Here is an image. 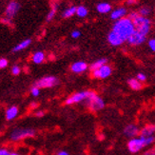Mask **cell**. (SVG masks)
<instances>
[{
  "instance_id": "d6a6232c",
  "label": "cell",
  "mask_w": 155,
  "mask_h": 155,
  "mask_svg": "<svg viewBox=\"0 0 155 155\" xmlns=\"http://www.w3.org/2000/svg\"><path fill=\"white\" fill-rule=\"evenodd\" d=\"M0 21H1L3 24H8V25L12 23V20H11V19H9V18H7V17L1 18V19H0Z\"/></svg>"
},
{
  "instance_id": "83f0119b",
  "label": "cell",
  "mask_w": 155,
  "mask_h": 155,
  "mask_svg": "<svg viewBox=\"0 0 155 155\" xmlns=\"http://www.w3.org/2000/svg\"><path fill=\"white\" fill-rule=\"evenodd\" d=\"M31 94H32V96L36 97V96L39 95V93H40V89H38V87H36L33 86V87H32V89H31Z\"/></svg>"
},
{
  "instance_id": "4316f807",
  "label": "cell",
  "mask_w": 155,
  "mask_h": 155,
  "mask_svg": "<svg viewBox=\"0 0 155 155\" xmlns=\"http://www.w3.org/2000/svg\"><path fill=\"white\" fill-rule=\"evenodd\" d=\"M8 64L9 62L6 58H0V69H5Z\"/></svg>"
},
{
  "instance_id": "e0dca14e",
  "label": "cell",
  "mask_w": 155,
  "mask_h": 155,
  "mask_svg": "<svg viewBox=\"0 0 155 155\" xmlns=\"http://www.w3.org/2000/svg\"><path fill=\"white\" fill-rule=\"evenodd\" d=\"M18 114V109L17 107L15 106H12L11 107H9L8 110H6V119L7 120H12L15 119Z\"/></svg>"
},
{
  "instance_id": "603a6c76",
  "label": "cell",
  "mask_w": 155,
  "mask_h": 155,
  "mask_svg": "<svg viewBox=\"0 0 155 155\" xmlns=\"http://www.w3.org/2000/svg\"><path fill=\"white\" fill-rule=\"evenodd\" d=\"M89 11L85 6H79L76 8V15L80 18H84L87 15Z\"/></svg>"
},
{
  "instance_id": "d6986e66",
  "label": "cell",
  "mask_w": 155,
  "mask_h": 155,
  "mask_svg": "<svg viewBox=\"0 0 155 155\" xmlns=\"http://www.w3.org/2000/svg\"><path fill=\"white\" fill-rule=\"evenodd\" d=\"M31 60L35 64H41L45 60V53L43 51H36L32 54Z\"/></svg>"
},
{
  "instance_id": "277c9868",
  "label": "cell",
  "mask_w": 155,
  "mask_h": 155,
  "mask_svg": "<svg viewBox=\"0 0 155 155\" xmlns=\"http://www.w3.org/2000/svg\"><path fill=\"white\" fill-rule=\"evenodd\" d=\"M86 104H87V107H89V109L91 110V111H99L101 110H103L105 107V102L104 100L99 97L97 95V93L93 91H91V93H90V96L87 97V99L85 101Z\"/></svg>"
},
{
  "instance_id": "44dd1931",
  "label": "cell",
  "mask_w": 155,
  "mask_h": 155,
  "mask_svg": "<svg viewBox=\"0 0 155 155\" xmlns=\"http://www.w3.org/2000/svg\"><path fill=\"white\" fill-rule=\"evenodd\" d=\"M107 60L106 59V58H101V59H98V60H96L95 62H93L91 66H90V70L92 71H95V70H97V69H99V68H101L102 66H104V65H106L107 64Z\"/></svg>"
},
{
  "instance_id": "5b68a950",
  "label": "cell",
  "mask_w": 155,
  "mask_h": 155,
  "mask_svg": "<svg viewBox=\"0 0 155 155\" xmlns=\"http://www.w3.org/2000/svg\"><path fill=\"white\" fill-rule=\"evenodd\" d=\"M91 91H79L74 94H72L71 96L67 98L65 101L66 105H73V104H78L81 102H85L90 96Z\"/></svg>"
},
{
  "instance_id": "52a82bcc",
  "label": "cell",
  "mask_w": 155,
  "mask_h": 155,
  "mask_svg": "<svg viewBox=\"0 0 155 155\" xmlns=\"http://www.w3.org/2000/svg\"><path fill=\"white\" fill-rule=\"evenodd\" d=\"M35 131L31 129H18L13 130L11 134V139L12 141H19L21 139L31 137L35 135Z\"/></svg>"
},
{
  "instance_id": "ffe728a7",
  "label": "cell",
  "mask_w": 155,
  "mask_h": 155,
  "mask_svg": "<svg viewBox=\"0 0 155 155\" xmlns=\"http://www.w3.org/2000/svg\"><path fill=\"white\" fill-rule=\"evenodd\" d=\"M96 10L98 12L100 13H107L110 12L111 10V6L109 3H106V2H102V3H99L96 7Z\"/></svg>"
},
{
  "instance_id": "6da1fadb",
  "label": "cell",
  "mask_w": 155,
  "mask_h": 155,
  "mask_svg": "<svg viewBox=\"0 0 155 155\" xmlns=\"http://www.w3.org/2000/svg\"><path fill=\"white\" fill-rule=\"evenodd\" d=\"M112 31L116 32L124 41H127L132 33L135 31V27H134L132 20L127 16L117 20L112 27Z\"/></svg>"
},
{
  "instance_id": "e575fe53",
  "label": "cell",
  "mask_w": 155,
  "mask_h": 155,
  "mask_svg": "<svg viewBox=\"0 0 155 155\" xmlns=\"http://www.w3.org/2000/svg\"><path fill=\"white\" fill-rule=\"evenodd\" d=\"M0 155H11V153L7 150H0Z\"/></svg>"
},
{
  "instance_id": "30bf717a",
  "label": "cell",
  "mask_w": 155,
  "mask_h": 155,
  "mask_svg": "<svg viewBox=\"0 0 155 155\" xmlns=\"http://www.w3.org/2000/svg\"><path fill=\"white\" fill-rule=\"evenodd\" d=\"M146 39H147V36L141 35L140 32L135 31L130 36V38L127 40V42L131 46H138V45L143 44L146 41Z\"/></svg>"
},
{
  "instance_id": "4dcf8cb0",
  "label": "cell",
  "mask_w": 155,
  "mask_h": 155,
  "mask_svg": "<svg viewBox=\"0 0 155 155\" xmlns=\"http://www.w3.org/2000/svg\"><path fill=\"white\" fill-rule=\"evenodd\" d=\"M71 37L72 38H79L80 36H81V31H78V30H75V31H72V32H71Z\"/></svg>"
},
{
  "instance_id": "8992f818",
  "label": "cell",
  "mask_w": 155,
  "mask_h": 155,
  "mask_svg": "<svg viewBox=\"0 0 155 155\" xmlns=\"http://www.w3.org/2000/svg\"><path fill=\"white\" fill-rule=\"evenodd\" d=\"M58 84V79L54 76H45L36 81L35 87L38 89H46V87H52Z\"/></svg>"
},
{
  "instance_id": "4fadbf2b",
  "label": "cell",
  "mask_w": 155,
  "mask_h": 155,
  "mask_svg": "<svg viewBox=\"0 0 155 155\" xmlns=\"http://www.w3.org/2000/svg\"><path fill=\"white\" fill-rule=\"evenodd\" d=\"M71 70L74 73H82L87 70V64L84 61L74 62L71 66Z\"/></svg>"
},
{
  "instance_id": "74e56055",
  "label": "cell",
  "mask_w": 155,
  "mask_h": 155,
  "mask_svg": "<svg viewBox=\"0 0 155 155\" xmlns=\"http://www.w3.org/2000/svg\"><path fill=\"white\" fill-rule=\"evenodd\" d=\"M11 155H19L18 153H15V152H12V153H11Z\"/></svg>"
},
{
  "instance_id": "5bb4252c",
  "label": "cell",
  "mask_w": 155,
  "mask_h": 155,
  "mask_svg": "<svg viewBox=\"0 0 155 155\" xmlns=\"http://www.w3.org/2000/svg\"><path fill=\"white\" fill-rule=\"evenodd\" d=\"M126 15H127V10L125 8H123V7H120V8L111 12L110 18L112 20H115V21H117V20H119L121 18L126 17Z\"/></svg>"
},
{
  "instance_id": "8fae6325",
  "label": "cell",
  "mask_w": 155,
  "mask_h": 155,
  "mask_svg": "<svg viewBox=\"0 0 155 155\" xmlns=\"http://www.w3.org/2000/svg\"><path fill=\"white\" fill-rule=\"evenodd\" d=\"M124 133H125V135L127 137H129V138L131 139V138H134V137H137L138 134H140V130H139V127L136 125L130 124V125H127L125 127Z\"/></svg>"
},
{
  "instance_id": "484cf974",
  "label": "cell",
  "mask_w": 155,
  "mask_h": 155,
  "mask_svg": "<svg viewBox=\"0 0 155 155\" xmlns=\"http://www.w3.org/2000/svg\"><path fill=\"white\" fill-rule=\"evenodd\" d=\"M20 72H21V69H20L19 66L15 65V66H13L12 68V73L13 75H18Z\"/></svg>"
},
{
  "instance_id": "836d02e7",
  "label": "cell",
  "mask_w": 155,
  "mask_h": 155,
  "mask_svg": "<svg viewBox=\"0 0 155 155\" xmlns=\"http://www.w3.org/2000/svg\"><path fill=\"white\" fill-rule=\"evenodd\" d=\"M44 115H45V112L42 111V110H38V111L35 112V116L36 117H43Z\"/></svg>"
},
{
  "instance_id": "7c38bea8",
  "label": "cell",
  "mask_w": 155,
  "mask_h": 155,
  "mask_svg": "<svg viewBox=\"0 0 155 155\" xmlns=\"http://www.w3.org/2000/svg\"><path fill=\"white\" fill-rule=\"evenodd\" d=\"M107 41L111 45V46H114V47H117V46H121L125 41L121 38L116 32H114L113 31H111L109 35H107Z\"/></svg>"
},
{
  "instance_id": "1f68e13d",
  "label": "cell",
  "mask_w": 155,
  "mask_h": 155,
  "mask_svg": "<svg viewBox=\"0 0 155 155\" xmlns=\"http://www.w3.org/2000/svg\"><path fill=\"white\" fill-rule=\"evenodd\" d=\"M144 155H155V147H152V149H150L145 151Z\"/></svg>"
},
{
  "instance_id": "f1b7e54d",
  "label": "cell",
  "mask_w": 155,
  "mask_h": 155,
  "mask_svg": "<svg viewBox=\"0 0 155 155\" xmlns=\"http://www.w3.org/2000/svg\"><path fill=\"white\" fill-rule=\"evenodd\" d=\"M136 79L139 80L140 82H145V81L147 80V76H146V74H144V73L140 72V73H138V74H137Z\"/></svg>"
},
{
  "instance_id": "cb8c5ba5",
  "label": "cell",
  "mask_w": 155,
  "mask_h": 155,
  "mask_svg": "<svg viewBox=\"0 0 155 155\" xmlns=\"http://www.w3.org/2000/svg\"><path fill=\"white\" fill-rule=\"evenodd\" d=\"M56 11H57V5H54L52 7V9L50 11V12L48 13V15H47V17H46V20L48 22H50V21H51V20L54 18V16H55V15H56Z\"/></svg>"
},
{
  "instance_id": "ac0fdd59",
  "label": "cell",
  "mask_w": 155,
  "mask_h": 155,
  "mask_svg": "<svg viewBox=\"0 0 155 155\" xmlns=\"http://www.w3.org/2000/svg\"><path fill=\"white\" fill-rule=\"evenodd\" d=\"M127 84H129L130 89L133 91H139L143 87L142 82H140V81L137 80L136 78H130L129 81H127Z\"/></svg>"
},
{
  "instance_id": "9c48e42d",
  "label": "cell",
  "mask_w": 155,
  "mask_h": 155,
  "mask_svg": "<svg viewBox=\"0 0 155 155\" xmlns=\"http://www.w3.org/2000/svg\"><path fill=\"white\" fill-rule=\"evenodd\" d=\"M20 10V4L17 2V1H12L8 4L6 8V11H5V17L9 18V19H12L15 17L17 12H19Z\"/></svg>"
},
{
  "instance_id": "7402d4cb",
  "label": "cell",
  "mask_w": 155,
  "mask_h": 155,
  "mask_svg": "<svg viewBox=\"0 0 155 155\" xmlns=\"http://www.w3.org/2000/svg\"><path fill=\"white\" fill-rule=\"evenodd\" d=\"M76 8L77 7H75V6H71L70 8L66 9L62 13V16L64 18H70V17L73 16L74 15H76Z\"/></svg>"
},
{
  "instance_id": "2e32d148",
  "label": "cell",
  "mask_w": 155,
  "mask_h": 155,
  "mask_svg": "<svg viewBox=\"0 0 155 155\" xmlns=\"http://www.w3.org/2000/svg\"><path fill=\"white\" fill-rule=\"evenodd\" d=\"M31 39H25V40H23L22 42H20L19 44H17L15 48L12 49V51L13 52H18V51H23V50H25V49H27L28 47L31 45Z\"/></svg>"
},
{
  "instance_id": "7a4b0ae2",
  "label": "cell",
  "mask_w": 155,
  "mask_h": 155,
  "mask_svg": "<svg viewBox=\"0 0 155 155\" xmlns=\"http://www.w3.org/2000/svg\"><path fill=\"white\" fill-rule=\"evenodd\" d=\"M129 17L132 20L134 27H135V31L145 36L149 35L151 27L150 20L149 18L140 15L138 12H130Z\"/></svg>"
},
{
  "instance_id": "3957f363",
  "label": "cell",
  "mask_w": 155,
  "mask_h": 155,
  "mask_svg": "<svg viewBox=\"0 0 155 155\" xmlns=\"http://www.w3.org/2000/svg\"><path fill=\"white\" fill-rule=\"evenodd\" d=\"M155 141L154 136L150 137H134L127 142V150L131 153H137L141 151L145 147L151 145Z\"/></svg>"
},
{
  "instance_id": "d4e9b609",
  "label": "cell",
  "mask_w": 155,
  "mask_h": 155,
  "mask_svg": "<svg viewBox=\"0 0 155 155\" xmlns=\"http://www.w3.org/2000/svg\"><path fill=\"white\" fill-rule=\"evenodd\" d=\"M138 13H139L140 15L146 17L147 15H149L150 13V9L149 8V7H142V8L139 10Z\"/></svg>"
},
{
  "instance_id": "f546056e",
  "label": "cell",
  "mask_w": 155,
  "mask_h": 155,
  "mask_svg": "<svg viewBox=\"0 0 155 155\" xmlns=\"http://www.w3.org/2000/svg\"><path fill=\"white\" fill-rule=\"evenodd\" d=\"M149 47H150V49L155 52V38H152L150 39V41H149Z\"/></svg>"
},
{
  "instance_id": "8d00e7d4",
  "label": "cell",
  "mask_w": 155,
  "mask_h": 155,
  "mask_svg": "<svg viewBox=\"0 0 155 155\" xmlns=\"http://www.w3.org/2000/svg\"><path fill=\"white\" fill-rule=\"evenodd\" d=\"M57 155H70L68 152L67 151H64V150H62V151H59L58 153H57Z\"/></svg>"
},
{
  "instance_id": "9a60e30c",
  "label": "cell",
  "mask_w": 155,
  "mask_h": 155,
  "mask_svg": "<svg viewBox=\"0 0 155 155\" xmlns=\"http://www.w3.org/2000/svg\"><path fill=\"white\" fill-rule=\"evenodd\" d=\"M154 133H155V125H147L140 130V136L150 137V136H153Z\"/></svg>"
},
{
  "instance_id": "d590c367",
  "label": "cell",
  "mask_w": 155,
  "mask_h": 155,
  "mask_svg": "<svg viewBox=\"0 0 155 155\" xmlns=\"http://www.w3.org/2000/svg\"><path fill=\"white\" fill-rule=\"evenodd\" d=\"M136 3V0H127V5H133Z\"/></svg>"
},
{
  "instance_id": "ba28073f",
  "label": "cell",
  "mask_w": 155,
  "mask_h": 155,
  "mask_svg": "<svg viewBox=\"0 0 155 155\" xmlns=\"http://www.w3.org/2000/svg\"><path fill=\"white\" fill-rule=\"evenodd\" d=\"M111 73H112V68L110 65L106 64L101 67V68H99L95 71H92L91 76L96 79H106L109 76H110Z\"/></svg>"
}]
</instances>
